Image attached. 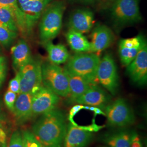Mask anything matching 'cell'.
<instances>
[{"label":"cell","instance_id":"6da1fadb","mask_svg":"<svg viewBox=\"0 0 147 147\" xmlns=\"http://www.w3.org/2000/svg\"><path fill=\"white\" fill-rule=\"evenodd\" d=\"M67 130L63 112L55 109L42 115L33 124L32 132L45 147H62Z\"/></svg>","mask_w":147,"mask_h":147},{"label":"cell","instance_id":"7a4b0ae2","mask_svg":"<svg viewBox=\"0 0 147 147\" xmlns=\"http://www.w3.org/2000/svg\"><path fill=\"white\" fill-rule=\"evenodd\" d=\"M65 9L66 5L62 0L53 1L45 9L39 25V38L42 43L51 41L59 34Z\"/></svg>","mask_w":147,"mask_h":147},{"label":"cell","instance_id":"3957f363","mask_svg":"<svg viewBox=\"0 0 147 147\" xmlns=\"http://www.w3.org/2000/svg\"><path fill=\"white\" fill-rule=\"evenodd\" d=\"M94 53H79L70 57L64 68L82 77L89 84H97V71L100 63Z\"/></svg>","mask_w":147,"mask_h":147},{"label":"cell","instance_id":"277c9868","mask_svg":"<svg viewBox=\"0 0 147 147\" xmlns=\"http://www.w3.org/2000/svg\"><path fill=\"white\" fill-rule=\"evenodd\" d=\"M109 10L113 25L119 28L136 24L142 19L139 0H115Z\"/></svg>","mask_w":147,"mask_h":147},{"label":"cell","instance_id":"5b68a950","mask_svg":"<svg viewBox=\"0 0 147 147\" xmlns=\"http://www.w3.org/2000/svg\"><path fill=\"white\" fill-rule=\"evenodd\" d=\"M42 84L59 96L67 98L70 94L68 78L64 68L53 63L42 64Z\"/></svg>","mask_w":147,"mask_h":147},{"label":"cell","instance_id":"8992f818","mask_svg":"<svg viewBox=\"0 0 147 147\" xmlns=\"http://www.w3.org/2000/svg\"><path fill=\"white\" fill-rule=\"evenodd\" d=\"M98 82L111 94L115 95L119 88V75L116 62L110 53L100 59L97 71Z\"/></svg>","mask_w":147,"mask_h":147},{"label":"cell","instance_id":"52a82bcc","mask_svg":"<svg viewBox=\"0 0 147 147\" xmlns=\"http://www.w3.org/2000/svg\"><path fill=\"white\" fill-rule=\"evenodd\" d=\"M105 116L109 123L115 127H124L132 124L135 116L131 107L123 98H119L105 107Z\"/></svg>","mask_w":147,"mask_h":147},{"label":"cell","instance_id":"ba28073f","mask_svg":"<svg viewBox=\"0 0 147 147\" xmlns=\"http://www.w3.org/2000/svg\"><path fill=\"white\" fill-rule=\"evenodd\" d=\"M42 62L38 58H33L21 68L19 73L20 76V93H32L42 86Z\"/></svg>","mask_w":147,"mask_h":147},{"label":"cell","instance_id":"9c48e42d","mask_svg":"<svg viewBox=\"0 0 147 147\" xmlns=\"http://www.w3.org/2000/svg\"><path fill=\"white\" fill-rule=\"evenodd\" d=\"M32 94V117L55 109L60 100L58 95L44 86H41Z\"/></svg>","mask_w":147,"mask_h":147},{"label":"cell","instance_id":"30bf717a","mask_svg":"<svg viewBox=\"0 0 147 147\" xmlns=\"http://www.w3.org/2000/svg\"><path fill=\"white\" fill-rule=\"evenodd\" d=\"M54 0H31L19 5L23 13L27 36L31 34L45 9Z\"/></svg>","mask_w":147,"mask_h":147},{"label":"cell","instance_id":"8fae6325","mask_svg":"<svg viewBox=\"0 0 147 147\" xmlns=\"http://www.w3.org/2000/svg\"><path fill=\"white\" fill-rule=\"evenodd\" d=\"M146 44L144 37L141 34L130 38L121 39L118 45V52L121 64L127 67Z\"/></svg>","mask_w":147,"mask_h":147},{"label":"cell","instance_id":"7c38bea8","mask_svg":"<svg viewBox=\"0 0 147 147\" xmlns=\"http://www.w3.org/2000/svg\"><path fill=\"white\" fill-rule=\"evenodd\" d=\"M126 73L132 81L140 86H143L147 81V45H145L136 57L130 63Z\"/></svg>","mask_w":147,"mask_h":147},{"label":"cell","instance_id":"4fadbf2b","mask_svg":"<svg viewBox=\"0 0 147 147\" xmlns=\"http://www.w3.org/2000/svg\"><path fill=\"white\" fill-rule=\"evenodd\" d=\"M111 96L97 84H91L89 88L77 98L75 102L104 109L110 104Z\"/></svg>","mask_w":147,"mask_h":147},{"label":"cell","instance_id":"5bb4252c","mask_svg":"<svg viewBox=\"0 0 147 147\" xmlns=\"http://www.w3.org/2000/svg\"><path fill=\"white\" fill-rule=\"evenodd\" d=\"M89 53H99L110 47L114 42L115 35L109 27L100 25L95 27L90 35Z\"/></svg>","mask_w":147,"mask_h":147},{"label":"cell","instance_id":"9a60e30c","mask_svg":"<svg viewBox=\"0 0 147 147\" xmlns=\"http://www.w3.org/2000/svg\"><path fill=\"white\" fill-rule=\"evenodd\" d=\"M94 21V15L88 8H80L71 13L69 18V29L84 34L90 31Z\"/></svg>","mask_w":147,"mask_h":147},{"label":"cell","instance_id":"2e32d148","mask_svg":"<svg viewBox=\"0 0 147 147\" xmlns=\"http://www.w3.org/2000/svg\"><path fill=\"white\" fill-rule=\"evenodd\" d=\"M90 132L69 124L63 141V147H86L91 141Z\"/></svg>","mask_w":147,"mask_h":147},{"label":"cell","instance_id":"e0dca14e","mask_svg":"<svg viewBox=\"0 0 147 147\" xmlns=\"http://www.w3.org/2000/svg\"><path fill=\"white\" fill-rule=\"evenodd\" d=\"M33 94L32 92L19 93L14 104L13 112L16 120L24 123L32 117V100Z\"/></svg>","mask_w":147,"mask_h":147},{"label":"cell","instance_id":"ac0fdd59","mask_svg":"<svg viewBox=\"0 0 147 147\" xmlns=\"http://www.w3.org/2000/svg\"><path fill=\"white\" fill-rule=\"evenodd\" d=\"M13 67L16 72L24 67L31 59V50L28 44L24 39L18 40L11 48Z\"/></svg>","mask_w":147,"mask_h":147},{"label":"cell","instance_id":"d6986e66","mask_svg":"<svg viewBox=\"0 0 147 147\" xmlns=\"http://www.w3.org/2000/svg\"><path fill=\"white\" fill-rule=\"evenodd\" d=\"M50 63L59 65L67 62L70 58V54L67 47L63 44H54L51 41L43 42Z\"/></svg>","mask_w":147,"mask_h":147},{"label":"cell","instance_id":"ffe728a7","mask_svg":"<svg viewBox=\"0 0 147 147\" xmlns=\"http://www.w3.org/2000/svg\"><path fill=\"white\" fill-rule=\"evenodd\" d=\"M68 78L70 100L75 102V100L85 93L91 85L82 77L72 73L64 68Z\"/></svg>","mask_w":147,"mask_h":147},{"label":"cell","instance_id":"44dd1931","mask_svg":"<svg viewBox=\"0 0 147 147\" xmlns=\"http://www.w3.org/2000/svg\"><path fill=\"white\" fill-rule=\"evenodd\" d=\"M65 37L69 45L74 51L78 53H89L90 42L84 34L69 29Z\"/></svg>","mask_w":147,"mask_h":147},{"label":"cell","instance_id":"7402d4cb","mask_svg":"<svg viewBox=\"0 0 147 147\" xmlns=\"http://www.w3.org/2000/svg\"><path fill=\"white\" fill-rule=\"evenodd\" d=\"M0 7L10 9L14 13L18 31L24 36H26L27 32L24 16L18 3V0H0Z\"/></svg>","mask_w":147,"mask_h":147},{"label":"cell","instance_id":"603a6c76","mask_svg":"<svg viewBox=\"0 0 147 147\" xmlns=\"http://www.w3.org/2000/svg\"><path fill=\"white\" fill-rule=\"evenodd\" d=\"M131 133L123 131L112 134L105 137L107 147H130Z\"/></svg>","mask_w":147,"mask_h":147},{"label":"cell","instance_id":"cb8c5ba5","mask_svg":"<svg viewBox=\"0 0 147 147\" xmlns=\"http://www.w3.org/2000/svg\"><path fill=\"white\" fill-rule=\"evenodd\" d=\"M0 23L11 31L18 33L15 16L10 9L0 7Z\"/></svg>","mask_w":147,"mask_h":147},{"label":"cell","instance_id":"d4e9b609","mask_svg":"<svg viewBox=\"0 0 147 147\" xmlns=\"http://www.w3.org/2000/svg\"><path fill=\"white\" fill-rule=\"evenodd\" d=\"M18 33L0 23V45L6 49L10 47L18 37Z\"/></svg>","mask_w":147,"mask_h":147},{"label":"cell","instance_id":"484cf974","mask_svg":"<svg viewBox=\"0 0 147 147\" xmlns=\"http://www.w3.org/2000/svg\"><path fill=\"white\" fill-rule=\"evenodd\" d=\"M24 147H45L39 142L29 130H24L22 132Z\"/></svg>","mask_w":147,"mask_h":147},{"label":"cell","instance_id":"4316f807","mask_svg":"<svg viewBox=\"0 0 147 147\" xmlns=\"http://www.w3.org/2000/svg\"><path fill=\"white\" fill-rule=\"evenodd\" d=\"M8 147H24L23 137L20 132L16 131L13 133Z\"/></svg>","mask_w":147,"mask_h":147},{"label":"cell","instance_id":"83f0119b","mask_svg":"<svg viewBox=\"0 0 147 147\" xmlns=\"http://www.w3.org/2000/svg\"><path fill=\"white\" fill-rule=\"evenodd\" d=\"M16 94H16L8 89L5 93L4 96V100L5 102V105L7 106V108L11 112H13L14 109V104L17 98Z\"/></svg>","mask_w":147,"mask_h":147},{"label":"cell","instance_id":"f1b7e54d","mask_svg":"<svg viewBox=\"0 0 147 147\" xmlns=\"http://www.w3.org/2000/svg\"><path fill=\"white\" fill-rule=\"evenodd\" d=\"M20 76L19 71L16 72V76L14 78L11 79L9 84L8 89L11 92L19 94L20 93Z\"/></svg>","mask_w":147,"mask_h":147},{"label":"cell","instance_id":"f546056e","mask_svg":"<svg viewBox=\"0 0 147 147\" xmlns=\"http://www.w3.org/2000/svg\"><path fill=\"white\" fill-rule=\"evenodd\" d=\"M7 71V61L4 56H0V87L5 80Z\"/></svg>","mask_w":147,"mask_h":147},{"label":"cell","instance_id":"4dcf8cb0","mask_svg":"<svg viewBox=\"0 0 147 147\" xmlns=\"http://www.w3.org/2000/svg\"><path fill=\"white\" fill-rule=\"evenodd\" d=\"M130 147H143L141 138L136 132L131 133Z\"/></svg>","mask_w":147,"mask_h":147},{"label":"cell","instance_id":"1f68e13d","mask_svg":"<svg viewBox=\"0 0 147 147\" xmlns=\"http://www.w3.org/2000/svg\"><path fill=\"white\" fill-rule=\"evenodd\" d=\"M115 0H98L96 4L100 9H108Z\"/></svg>","mask_w":147,"mask_h":147},{"label":"cell","instance_id":"d6a6232c","mask_svg":"<svg viewBox=\"0 0 147 147\" xmlns=\"http://www.w3.org/2000/svg\"><path fill=\"white\" fill-rule=\"evenodd\" d=\"M84 109V106L83 105H78L74 106L70 111V113H69L70 119H72V118L74 116H75L81 109Z\"/></svg>","mask_w":147,"mask_h":147},{"label":"cell","instance_id":"836d02e7","mask_svg":"<svg viewBox=\"0 0 147 147\" xmlns=\"http://www.w3.org/2000/svg\"><path fill=\"white\" fill-rule=\"evenodd\" d=\"M76 2L84 5H93L96 4L98 0H75Z\"/></svg>","mask_w":147,"mask_h":147},{"label":"cell","instance_id":"e575fe53","mask_svg":"<svg viewBox=\"0 0 147 147\" xmlns=\"http://www.w3.org/2000/svg\"><path fill=\"white\" fill-rule=\"evenodd\" d=\"M5 131L0 128V143L3 147H5Z\"/></svg>","mask_w":147,"mask_h":147},{"label":"cell","instance_id":"d590c367","mask_svg":"<svg viewBox=\"0 0 147 147\" xmlns=\"http://www.w3.org/2000/svg\"><path fill=\"white\" fill-rule=\"evenodd\" d=\"M31 0H18V3L19 4V5H21L23 3H25L28 1H30Z\"/></svg>","mask_w":147,"mask_h":147},{"label":"cell","instance_id":"8d00e7d4","mask_svg":"<svg viewBox=\"0 0 147 147\" xmlns=\"http://www.w3.org/2000/svg\"><path fill=\"white\" fill-rule=\"evenodd\" d=\"M1 104H0V118H1Z\"/></svg>","mask_w":147,"mask_h":147},{"label":"cell","instance_id":"74e56055","mask_svg":"<svg viewBox=\"0 0 147 147\" xmlns=\"http://www.w3.org/2000/svg\"><path fill=\"white\" fill-rule=\"evenodd\" d=\"M0 51H1V47H0Z\"/></svg>","mask_w":147,"mask_h":147},{"label":"cell","instance_id":"f35d334b","mask_svg":"<svg viewBox=\"0 0 147 147\" xmlns=\"http://www.w3.org/2000/svg\"></svg>","mask_w":147,"mask_h":147}]
</instances>
